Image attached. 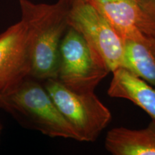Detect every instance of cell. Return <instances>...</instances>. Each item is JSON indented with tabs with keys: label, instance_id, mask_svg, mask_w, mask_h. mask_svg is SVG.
I'll return each instance as SVG.
<instances>
[{
	"label": "cell",
	"instance_id": "cell-1",
	"mask_svg": "<svg viewBox=\"0 0 155 155\" xmlns=\"http://www.w3.org/2000/svg\"><path fill=\"white\" fill-rule=\"evenodd\" d=\"M19 6L28 31L30 76L41 82L57 78L60 45L68 28V8L59 2L49 5L30 0H19Z\"/></svg>",
	"mask_w": 155,
	"mask_h": 155
},
{
	"label": "cell",
	"instance_id": "cell-2",
	"mask_svg": "<svg viewBox=\"0 0 155 155\" xmlns=\"http://www.w3.org/2000/svg\"><path fill=\"white\" fill-rule=\"evenodd\" d=\"M0 108L21 124L42 134L79 141L43 83L34 78L28 76L11 90L2 94Z\"/></svg>",
	"mask_w": 155,
	"mask_h": 155
},
{
	"label": "cell",
	"instance_id": "cell-3",
	"mask_svg": "<svg viewBox=\"0 0 155 155\" xmlns=\"http://www.w3.org/2000/svg\"><path fill=\"white\" fill-rule=\"evenodd\" d=\"M111 71L83 37L68 26L59 49L57 79L78 93L94 92Z\"/></svg>",
	"mask_w": 155,
	"mask_h": 155
},
{
	"label": "cell",
	"instance_id": "cell-4",
	"mask_svg": "<svg viewBox=\"0 0 155 155\" xmlns=\"http://www.w3.org/2000/svg\"><path fill=\"white\" fill-rule=\"evenodd\" d=\"M42 83L61 113L77 134L79 141H96L111 121V114L94 92L73 91L57 78Z\"/></svg>",
	"mask_w": 155,
	"mask_h": 155
},
{
	"label": "cell",
	"instance_id": "cell-5",
	"mask_svg": "<svg viewBox=\"0 0 155 155\" xmlns=\"http://www.w3.org/2000/svg\"><path fill=\"white\" fill-rule=\"evenodd\" d=\"M67 22L83 37L111 73L124 67V42L92 4L86 1L73 2L68 9Z\"/></svg>",
	"mask_w": 155,
	"mask_h": 155
},
{
	"label": "cell",
	"instance_id": "cell-6",
	"mask_svg": "<svg viewBox=\"0 0 155 155\" xmlns=\"http://www.w3.org/2000/svg\"><path fill=\"white\" fill-rule=\"evenodd\" d=\"M31 57L27 25L22 19L0 35V93L30 76Z\"/></svg>",
	"mask_w": 155,
	"mask_h": 155
},
{
	"label": "cell",
	"instance_id": "cell-7",
	"mask_svg": "<svg viewBox=\"0 0 155 155\" xmlns=\"http://www.w3.org/2000/svg\"><path fill=\"white\" fill-rule=\"evenodd\" d=\"M107 19L124 42L155 41V21L135 0H87Z\"/></svg>",
	"mask_w": 155,
	"mask_h": 155
},
{
	"label": "cell",
	"instance_id": "cell-8",
	"mask_svg": "<svg viewBox=\"0 0 155 155\" xmlns=\"http://www.w3.org/2000/svg\"><path fill=\"white\" fill-rule=\"evenodd\" d=\"M112 73L108 96L130 101L155 121V87L126 68H119Z\"/></svg>",
	"mask_w": 155,
	"mask_h": 155
},
{
	"label": "cell",
	"instance_id": "cell-9",
	"mask_svg": "<svg viewBox=\"0 0 155 155\" xmlns=\"http://www.w3.org/2000/svg\"><path fill=\"white\" fill-rule=\"evenodd\" d=\"M105 147L114 155H155V121L141 129L114 128L108 131Z\"/></svg>",
	"mask_w": 155,
	"mask_h": 155
},
{
	"label": "cell",
	"instance_id": "cell-10",
	"mask_svg": "<svg viewBox=\"0 0 155 155\" xmlns=\"http://www.w3.org/2000/svg\"><path fill=\"white\" fill-rule=\"evenodd\" d=\"M124 42V68L155 87V41Z\"/></svg>",
	"mask_w": 155,
	"mask_h": 155
},
{
	"label": "cell",
	"instance_id": "cell-11",
	"mask_svg": "<svg viewBox=\"0 0 155 155\" xmlns=\"http://www.w3.org/2000/svg\"><path fill=\"white\" fill-rule=\"evenodd\" d=\"M135 2L155 21V0H135Z\"/></svg>",
	"mask_w": 155,
	"mask_h": 155
},
{
	"label": "cell",
	"instance_id": "cell-12",
	"mask_svg": "<svg viewBox=\"0 0 155 155\" xmlns=\"http://www.w3.org/2000/svg\"><path fill=\"white\" fill-rule=\"evenodd\" d=\"M76 1H87V0H59L58 2L62 3L65 6H66L68 8L70 6L72 5L73 2H76Z\"/></svg>",
	"mask_w": 155,
	"mask_h": 155
},
{
	"label": "cell",
	"instance_id": "cell-13",
	"mask_svg": "<svg viewBox=\"0 0 155 155\" xmlns=\"http://www.w3.org/2000/svg\"><path fill=\"white\" fill-rule=\"evenodd\" d=\"M1 133H2V127L0 125V137H1Z\"/></svg>",
	"mask_w": 155,
	"mask_h": 155
},
{
	"label": "cell",
	"instance_id": "cell-14",
	"mask_svg": "<svg viewBox=\"0 0 155 155\" xmlns=\"http://www.w3.org/2000/svg\"><path fill=\"white\" fill-rule=\"evenodd\" d=\"M0 98H1V93H0Z\"/></svg>",
	"mask_w": 155,
	"mask_h": 155
}]
</instances>
